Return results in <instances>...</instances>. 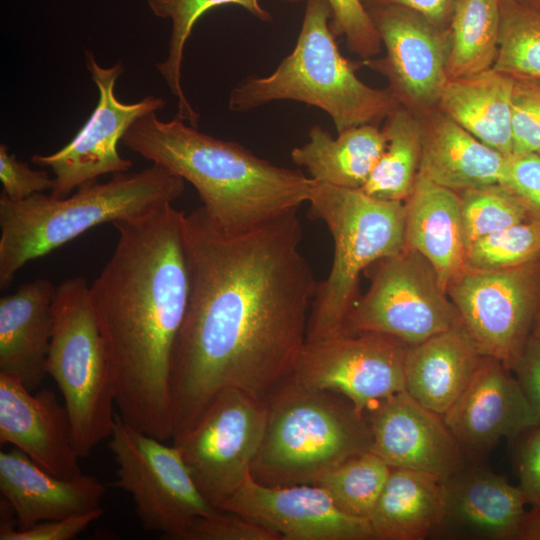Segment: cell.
Returning a JSON list of instances; mask_svg holds the SVG:
<instances>
[{
	"instance_id": "1f68e13d",
	"label": "cell",
	"mask_w": 540,
	"mask_h": 540,
	"mask_svg": "<svg viewBox=\"0 0 540 540\" xmlns=\"http://www.w3.org/2000/svg\"><path fill=\"white\" fill-rule=\"evenodd\" d=\"M493 68L512 79L540 81V11L500 1V34Z\"/></svg>"
},
{
	"instance_id": "b9f144b4",
	"label": "cell",
	"mask_w": 540,
	"mask_h": 540,
	"mask_svg": "<svg viewBox=\"0 0 540 540\" xmlns=\"http://www.w3.org/2000/svg\"><path fill=\"white\" fill-rule=\"evenodd\" d=\"M516 455V465L526 504L540 509V425L527 431Z\"/></svg>"
},
{
	"instance_id": "7dc6e473",
	"label": "cell",
	"mask_w": 540,
	"mask_h": 540,
	"mask_svg": "<svg viewBox=\"0 0 540 540\" xmlns=\"http://www.w3.org/2000/svg\"><path fill=\"white\" fill-rule=\"evenodd\" d=\"M540 11V0H519Z\"/></svg>"
},
{
	"instance_id": "e575fe53",
	"label": "cell",
	"mask_w": 540,
	"mask_h": 540,
	"mask_svg": "<svg viewBox=\"0 0 540 540\" xmlns=\"http://www.w3.org/2000/svg\"><path fill=\"white\" fill-rule=\"evenodd\" d=\"M540 256V220L529 219L480 240L466 249V266L497 270L518 266Z\"/></svg>"
},
{
	"instance_id": "ac0fdd59",
	"label": "cell",
	"mask_w": 540,
	"mask_h": 540,
	"mask_svg": "<svg viewBox=\"0 0 540 540\" xmlns=\"http://www.w3.org/2000/svg\"><path fill=\"white\" fill-rule=\"evenodd\" d=\"M500 360L483 356L471 381L443 415L462 450H484L540 425L516 377Z\"/></svg>"
},
{
	"instance_id": "2e32d148",
	"label": "cell",
	"mask_w": 540,
	"mask_h": 540,
	"mask_svg": "<svg viewBox=\"0 0 540 540\" xmlns=\"http://www.w3.org/2000/svg\"><path fill=\"white\" fill-rule=\"evenodd\" d=\"M220 510L240 515L281 540H369L368 519L343 512L322 488L312 484L266 486L250 473Z\"/></svg>"
},
{
	"instance_id": "8fae6325",
	"label": "cell",
	"mask_w": 540,
	"mask_h": 540,
	"mask_svg": "<svg viewBox=\"0 0 540 540\" xmlns=\"http://www.w3.org/2000/svg\"><path fill=\"white\" fill-rule=\"evenodd\" d=\"M266 412V402L226 388L195 425L172 438L198 490L219 510L250 473Z\"/></svg>"
},
{
	"instance_id": "7402d4cb",
	"label": "cell",
	"mask_w": 540,
	"mask_h": 540,
	"mask_svg": "<svg viewBox=\"0 0 540 540\" xmlns=\"http://www.w3.org/2000/svg\"><path fill=\"white\" fill-rule=\"evenodd\" d=\"M483 355L460 320L420 343L405 357V391L427 409L443 416L465 390Z\"/></svg>"
},
{
	"instance_id": "7c38bea8",
	"label": "cell",
	"mask_w": 540,
	"mask_h": 540,
	"mask_svg": "<svg viewBox=\"0 0 540 540\" xmlns=\"http://www.w3.org/2000/svg\"><path fill=\"white\" fill-rule=\"evenodd\" d=\"M536 259L497 270L467 268L446 289L481 354L500 360L510 370L530 337L540 307Z\"/></svg>"
},
{
	"instance_id": "4316f807",
	"label": "cell",
	"mask_w": 540,
	"mask_h": 540,
	"mask_svg": "<svg viewBox=\"0 0 540 540\" xmlns=\"http://www.w3.org/2000/svg\"><path fill=\"white\" fill-rule=\"evenodd\" d=\"M513 79L494 68L449 79L437 108L484 144L513 153L511 98Z\"/></svg>"
},
{
	"instance_id": "bcb514c9",
	"label": "cell",
	"mask_w": 540,
	"mask_h": 540,
	"mask_svg": "<svg viewBox=\"0 0 540 540\" xmlns=\"http://www.w3.org/2000/svg\"><path fill=\"white\" fill-rule=\"evenodd\" d=\"M531 335L540 342V307L534 320Z\"/></svg>"
},
{
	"instance_id": "ba28073f",
	"label": "cell",
	"mask_w": 540,
	"mask_h": 540,
	"mask_svg": "<svg viewBox=\"0 0 540 540\" xmlns=\"http://www.w3.org/2000/svg\"><path fill=\"white\" fill-rule=\"evenodd\" d=\"M47 374L60 389L80 458L112 433L114 386L107 349L83 277L61 282L52 306Z\"/></svg>"
},
{
	"instance_id": "7bdbcfd3",
	"label": "cell",
	"mask_w": 540,
	"mask_h": 540,
	"mask_svg": "<svg viewBox=\"0 0 540 540\" xmlns=\"http://www.w3.org/2000/svg\"><path fill=\"white\" fill-rule=\"evenodd\" d=\"M512 370L540 421V342L532 335Z\"/></svg>"
},
{
	"instance_id": "52a82bcc",
	"label": "cell",
	"mask_w": 540,
	"mask_h": 540,
	"mask_svg": "<svg viewBox=\"0 0 540 540\" xmlns=\"http://www.w3.org/2000/svg\"><path fill=\"white\" fill-rule=\"evenodd\" d=\"M308 203L310 214L326 224L334 242L330 272L318 282L310 308L306 341H312L341 332L359 298L361 273L406 243L402 201L316 182Z\"/></svg>"
},
{
	"instance_id": "ee69618b",
	"label": "cell",
	"mask_w": 540,
	"mask_h": 540,
	"mask_svg": "<svg viewBox=\"0 0 540 540\" xmlns=\"http://www.w3.org/2000/svg\"><path fill=\"white\" fill-rule=\"evenodd\" d=\"M366 8L392 5L412 10L441 29H448L454 0H361Z\"/></svg>"
},
{
	"instance_id": "30bf717a",
	"label": "cell",
	"mask_w": 540,
	"mask_h": 540,
	"mask_svg": "<svg viewBox=\"0 0 540 540\" xmlns=\"http://www.w3.org/2000/svg\"><path fill=\"white\" fill-rule=\"evenodd\" d=\"M366 270L369 289L347 314L340 333L377 332L414 345L461 320L434 267L418 251L405 245Z\"/></svg>"
},
{
	"instance_id": "60d3db41",
	"label": "cell",
	"mask_w": 540,
	"mask_h": 540,
	"mask_svg": "<svg viewBox=\"0 0 540 540\" xmlns=\"http://www.w3.org/2000/svg\"><path fill=\"white\" fill-rule=\"evenodd\" d=\"M0 180L3 193L13 201L24 200L34 194L52 190L54 178L46 170H35L28 164L19 161L8 147L0 145Z\"/></svg>"
},
{
	"instance_id": "8992f818",
	"label": "cell",
	"mask_w": 540,
	"mask_h": 540,
	"mask_svg": "<svg viewBox=\"0 0 540 540\" xmlns=\"http://www.w3.org/2000/svg\"><path fill=\"white\" fill-rule=\"evenodd\" d=\"M263 436L250 468L266 486L311 484L346 460L371 451L365 414L344 396L292 376L266 401Z\"/></svg>"
},
{
	"instance_id": "e0dca14e",
	"label": "cell",
	"mask_w": 540,
	"mask_h": 540,
	"mask_svg": "<svg viewBox=\"0 0 540 540\" xmlns=\"http://www.w3.org/2000/svg\"><path fill=\"white\" fill-rule=\"evenodd\" d=\"M371 451L391 468L427 472L446 480L463 467L462 448L443 416L406 391L383 398L366 411Z\"/></svg>"
},
{
	"instance_id": "74e56055",
	"label": "cell",
	"mask_w": 540,
	"mask_h": 540,
	"mask_svg": "<svg viewBox=\"0 0 540 540\" xmlns=\"http://www.w3.org/2000/svg\"><path fill=\"white\" fill-rule=\"evenodd\" d=\"M104 509L63 519L46 520L27 529H17L16 518L9 503L0 500V540H71L82 533L93 521L99 519Z\"/></svg>"
},
{
	"instance_id": "f6af8a7d",
	"label": "cell",
	"mask_w": 540,
	"mask_h": 540,
	"mask_svg": "<svg viewBox=\"0 0 540 540\" xmlns=\"http://www.w3.org/2000/svg\"><path fill=\"white\" fill-rule=\"evenodd\" d=\"M519 540H540V509L526 512L519 534Z\"/></svg>"
},
{
	"instance_id": "d6a6232c",
	"label": "cell",
	"mask_w": 540,
	"mask_h": 540,
	"mask_svg": "<svg viewBox=\"0 0 540 540\" xmlns=\"http://www.w3.org/2000/svg\"><path fill=\"white\" fill-rule=\"evenodd\" d=\"M391 467L372 451L351 457L311 484L325 490L343 512L369 519Z\"/></svg>"
},
{
	"instance_id": "c3c4849f",
	"label": "cell",
	"mask_w": 540,
	"mask_h": 540,
	"mask_svg": "<svg viewBox=\"0 0 540 540\" xmlns=\"http://www.w3.org/2000/svg\"><path fill=\"white\" fill-rule=\"evenodd\" d=\"M537 153L540 155V150Z\"/></svg>"
},
{
	"instance_id": "d590c367",
	"label": "cell",
	"mask_w": 540,
	"mask_h": 540,
	"mask_svg": "<svg viewBox=\"0 0 540 540\" xmlns=\"http://www.w3.org/2000/svg\"><path fill=\"white\" fill-rule=\"evenodd\" d=\"M297 3L306 0H278ZM331 8L330 29L335 37L345 36L349 50L362 61L381 51L376 26L361 0H327Z\"/></svg>"
},
{
	"instance_id": "9a60e30c",
	"label": "cell",
	"mask_w": 540,
	"mask_h": 540,
	"mask_svg": "<svg viewBox=\"0 0 540 540\" xmlns=\"http://www.w3.org/2000/svg\"><path fill=\"white\" fill-rule=\"evenodd\" d=\"M385 55L362 61L387 78V87L400 106L421 115L437 108L448 81V29L399 6L367 8Z\"/></svg>"
},
{
	"instance_id": "83f0119b",
	"label": "cell",
	"mask_w": 540,
	"mask_h": 540,
	"mask_svg": "<svg viewBox=\"0 0 540 540\" xmlns=\"http://www.w3.org/2000/svg\"><path fill=\"white\" fill-rule=\"evenodd\" d=\"M309 141L291 151V159L305 167L317 183L362 189L386 147L379 126L351 127L333 138L320 125L308 133Z\"/></svg>"
},
{
	"instance_id": "ffe728a7",
	"label": "cell",
	"mask_w": 540,
	"mask_h": 540,
	"mask_svg": "<svg viewBox=\"0 0 540 540\" xmlns=\"http://www.w3.org/2000/svg\"><path fill=\"white\" fill-rule=\"evenodd\" d=\"M0 491L22 530L101 508L106 487L89 475L58 477L14 447L0 452Z\"/></svg>"
},
{
	"instance_id": "44dd1931",
	"label": "cell",
	"mask_w": 540,
	"mask_h": 540,
	"mask_svg": "<svg viewBox=\"0 0 540 540\" xmlns=\"http://www.w3.org/2000/svg\"><path fill=\"white\" fill-rule=\"evenodd\" d=\"M55 291L40 278L0 299V373L18 378L32 392L48 375Z\"/></svg>"
},
{
	"instance_id": "4dcf8cb0",
	"label": "cell",
	"mask_w": 540,
	"mask_h": 540,
	"mask_svg": "<svg viewBox=\"0 0 540 540\" xmlns=\"http://www.w3.org/2000/svg\"><path fill=\"white\" fill-rule=\"evenodd\" d=\"M147 4L156 16L171 21L168 56L156 67L171 93L177 98L176 116L197 127L199 114L189 103L181 84L184 47L196 22L210 9L229 4L241 6L264 22L272 21L273 17L262 7L259 0H147Z\"/></svg>"
},
{
	"instance_id": "8d00e7d4",
	"label": "cell",
	"mask_w": 540,
	"mask_h": 540,
	"mask_svg": "<svg viewBox=\"0 0 540 540\" xmlns=\"http://www.w3.org/2000/svg\"><path fill=\"white\" fill-rule=\"evenodd\" d=\"M513 81L512 154L537 153L540 150V81Z\"/></svg>"
},
{
	"instance_id": "5b68a950",
	"label": "cell",
	"mask_w": 540,
	"mask_h": 540,
	"mask_svg": "<svg viewBox=\"0 0 540 540\" xmlns=\"http://www.w3.org/2000/svg\"><path fill=\"white\" fill-rule=\"evenodd\" d=\"M327 0H306L305 14L292 52L264 77L251 76L232 89L229 109L244 112L272 101L294 100L325 111L337 132L377 125L400 104L388 88H373L356 74L338 49L329 22Z\"/></svg>"
},
{
	"instance_id": "277c9868",
	"label": "cell",
	"mask_w": 540,
	"mask_h": 540,
	"mask_svg": "<svg viewBox=\"0 0 540 540\" xmlns=\"http://www.w3.org/2000/svg\"><path fill=\"white\" fill-rule=\"evenodd\" d=\"M185 181L153 164L111 180H92L72 196L34 194L21 201L0 196V289L28 262L47 255L93 227L131 220L172 205Z\"/></svg>"
},
{
	"instance_id": "4fadbf2b",
	"label": "cell",
	"mask_w": 540,
	"mask_h": 540,
	"mask_svg": "<svg viewBox=\"0 0 540 540\" xmlns=\"http://www.w3.org/2000/svg\"><path fill=\"white\" fill-rule=\"evenodd\" d=\"M408 344L383 333H338L306 341L293 378L336 392L361 414L375 402L405 391Z\"/></svg>"
},
{
	"instance_id": "603a6c76",
	"label": "cell",
	"mask_w": 540,
	"mask_h": 540,
	"mask_svg": "<svg viewBox=\"0 0 540 540\" xmlns=\"http://www.w3.org/2000/svg\"><path fill=\"white\" fill-rule=\"evenodd\" d=\"M419 117V174L458 193L500 183L508 156L481 142L438 108Z\"/></svg>"
},
{
	"instance_id": "836d02e7",
	"label": "cell",
	"mask_w": 540,
	"mask_h": 540,
	"mask_svg": "<svg viewBox=\"0 0 540 540\" xmlns=\"http://www.w3.org/2000/svg\"><path fill=\"white\" fill-rule=\"evenodd\" d=\"M459 194L466 249L477 240L530 219L522 203L499 183Z\"/></svg>"
},
{
	"instance_id": "7a4b0ae2",
	"label": "cell",
	"mask_w": 540,
	"mask_h": 540,
	"mask_svg": "<svg viewBox=\"0 0 540 540\" xmlns=\"http://www.w3.org/2000/svg\"><path fill=\"white\" fill-rule=\"evenodd\" d=\"M184 221L168 205L114 222L116 247L89 286L118 413L162 441L173 436L171 360L190 294Z\"/></svg>"
},
{
	"instance_id": "d6986e66",
	"label": "cell",
	"mask_w": 540,
	"mask_h": 540,
	"mask_svg": "<svg viewBox=\"0 0 540 540\" xmlns=\"http://www.w3.org/2000/svg\"><path fill=\"white\" fill-rule=\"evenodd\" d=\"M0 442L62 477L82 474L65 405L49 389L32 393L16 377L0 373Z\"/></svg>"
},
{
	"instance_id": "5bb4252c",
	"label": "cell",
	"mask_w": 540,
	"mask_h": 540,
	"mask_svg": "<svg viewBox=\"0 0 540 540\" xmlns=\"http://www.w3.org/2000/svg\"><path fill=\"white\" fill-rule=\"evenodd\" d=\"M85 60L99 93L93 112L64 147L49 155L32 156L34 164L52 169L51 195L55 197H66L99 176L128 172L132 162L119 154V141L136 120L161 110L166 104L163 98L153 95L134 103L121 102L115 95V85L123 66L116 63L102 67L90 51L85 52Z\"/></svg>"
},
{
	"instance_id": "f1b7e54d",
	"label": "cell",
	"mask_w": 540,
	"mask_h": 540,
	"mask_svg": "<svg viewBox=\"0 0 540 540\" xmlns=\"http://www.w3.org/2000/svg\"><path fill=\"white\" fill-rule=\"evenodd\" d=\"M382 130L386 147L361 190L376 199L404 202L419 174L420 117L399 105L386 117Z\"/></svg>"
},
{
	"instance_id": "3957f363",
	"label": "cell",
	"mask_w": 540,
	"mask_h": 540,
	"mask_svg": "<svg viewBox=\"0 0 540 540\" xmlns=\"http://www.w3.org/2000/svg\"><path fill=\"white\" fill-rule=\"evenodd\" d=\"M122 143L188 181L210 222L227 234L254 230L309 201L316 182L300 170L276 166L234 141L156 112L136 120Z\"/></svg>"
},
{
	"instance_id": "f546056e",
	"label": "cell",
	"mask_w": 540,
	"mask_h": 540,
	"mask_svg": "<svg viewBox=\"0 0 540 540\" xmlns=\"http://www.w3.org/2000/svg\"><path fill=\"white\" fill-rule=\"evenodd\" d=\"M500 1L454 0L448 26V80L493 68L499 46Z\"/></svg>"
},
{
	"instance_id": "484cf974",
	"label": "cell",
	"mask_w": 540,
	"mask_h": 540,
	"mask_svg": "<svg viewBox=\"0 0 540 540\" xmlns=\"http://www.w3.org/2000/svg\"><path fill=\"white\" fill-rule=\"evenodd\" d=\"M444 481L423 471L391 468L368 519L373 539L421 540L443 526Z\"/></svg>"
},
{
	"instance_id": "9c48e42d",
	"label": "cell",
	"mask_w": 540,
	"mask_h": 540,
	"mask_svg": "<svg viewBox=\"0 0 540 540\" xmlns=\"http://www.w3.org/2000/svg\"><path fill=\"white\" fill-rule=\"evenodd\" d=\"M108 446L118 465L112 485L131 495L145 531L183 540L195 518L221 511L200 493L174 445L132 427L119 413Z\"/></svg>"
},
{
	"instance_id": "cb8c5ba5",
	"label": "cell",
	"mask_w": 540,
	"mask_h": 540,
	"mask_svg": "<svg viewBox=\"0 0 540 540\" xmlns=\"http://www.w3.org/2000/svg\"><path fill=\"white\" fill-rule=\"evenodd\" d=\"M445 518L466 533L494 540L519 539L526 500L519 486L483 468L463 467L444 481Z\"/></svg>"
},
{
	"instance_id": "f35d334b",
	"label": "cell",
	"mask_w": 540,
	"mask_h": 540,
	"mask_svg": "<svg viewBox=\"0 0 540 540\" xmlns=\"http://www.w3.org/2000/svg\"><path fill=\"white\" fill-rule=\"evenodd\" d=\"M183 540H281V537L240 515L221 510L195 518Z\"/></svg>"
},
{
	"instance_id": "6da1fadb",
	"label": "cell",
	"mask_w": 540,
	"mask_h": 540,
	"mask_svg": "<svg viewBox=\"0 0 540 540\" xmlns=\"http://www.w3.org/2000/svg\"><path fill=\"white\" fill-rule=\"evenodd\" d=\"M297 211L227 234L201 207L185 214L190 294L170 369L173 436L234 388L266 402L294 375L318 282Z\"/></svg>"
},
{
	"instance_id": "ab89813d",
	"label": "cell",
	"mask_w": 540,
	"mask_h": 540,
	"mask_svg": "<svg viewBox=\"0 0 540 540\" xmlns=\"http://www.w3.org/2000/svg\"><path fill=\"white\" fill-rule=\"evenodd\" d=\"M525 207L530 219L540 220V155L512 154L507 157L500 183Z\"/></svg>"
},
{
	"instance_id": "d4e9b609",
	"label": "cell",
	"mask_w": 540,
	"mask_h": 540,
	"mask_svg": "<svg viewBox=\"0 0 540 540\" xmlns=\"http://www.w3.org/2000/svg\"><path fill=\"white\" fill-rule=\"evenodd\" d=\"M404 209L406 246L432 264L447 289L467 269L460 194L418 174Z\"/></svg>"
}]
</instances>
